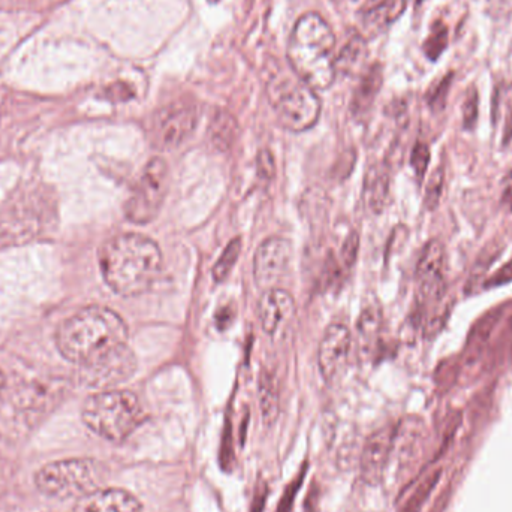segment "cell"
<instances>
[{
    "instance_id": "cell-1",
    "label": "cell",
    "mask_w": 512,
    "mask_h": 512,
    "mask_svg": "<svg viewBox=\"0 0 512 512\" xmlns=\"http://www.w3.org/2000/svg\"><path fill=\"white\" fill-rule=\"evenodd\" d=\"M105 283L122 297H135L152 288L162 271L158 243L141 234H120L99 251Z\"/></svg>"
},
{
    "instance_id": "cell-2",
    "label": "cell",
    "mask_w": 512,
    "mask_h": 512,
    "mask_svg": "<svg viewBox=\"0 0 512 512\" xmlns=\"http://www.w3.org/2000/svg\"><path fill=\"white\" fill-rule=\"evenodd\" d=\"M56 343L65 360L86 366L128 345V327L114 310L90 306L60 325Z\"/></svg>"
},
{
    "instance_id": "cell-3",
    "label": "cell",
    "mask_w": 512,
    "mask_h": 512,
    "mask_svg": "<svg viewBox=\"0 0 512 512\" xmlns=\"http://www.w3.org/2000/svg\"><path fill=\"white\" fill-rule=\"evenodd\" d=\"M334 48L336 36L330 24L316 12H307L298 18L289 38V65L312 89H328L337 74Z\"/></svg>"
},
{
    "instance_id": "cell-4",
    "label": "cell",
    "mask_w": 512,
    "mask_h": 512,
    "mask_svg": "<svg viewBox=\"0 0 512 512\" xmlns=\"http://www.w3.org/2000/svg\"><path fill=\"white\" fill-rule=\"evenodd\" d=\"M81 415L95 435L110 442L126 441L144 421L140 399L131 391L114 388L92 394Z\"/></svg>"
},
{
    "instance_id": "cell-5",
    "label": "cell",
    "mask_w": 512,
    "mask_h": 512,
    "mask_svg": "<svg viewBox=\"0 0 512 512\" xmlns=\"http://www.w3.org/2000/svg\"><path fill=\"white\" fill-rule=\"evenodd\" d=\"M267 96L277 120L291 132L313 128L321 116V101L316 90L294 71L276 72L267 83Z\"/></svg>"
},
{
    "instance_id": "cell-6",
    "label": "cell",
    "mask_w": 512,
    "mask_h": 512,
    "mask_svg": "<svg viewBox=\"0 0 512 512\" xmlns=\"http://www.w3.org/2000/svg\"><path fill=\"white\" fill-rule=\"evenodd\" d=\"M104 469L95 460L68 459L39 469L35 484L42 495L54 499H80L101 489Z\"/></svg>"
},
{
    "instance_id": "cell-7",
    "label": "cell",
    "mask_w": 512,
    "mask_h": 512,
    "mask_svg": "<svg viewBox=\"0 0 512 512\" xmlns=\"http://www.w3.org/2000/svg\"><path fill=\"white\" fill-rule=\"evenodd\" d=\"M168 183L170 168L167 162L162 158L150 159L126 203V218L138 225L155 221L167 197Z\"/></svg>"
},
{
    "instance_id": "cell-8",
    "label": "cell",
    "mask_w": 512,
    "mask_h": 512,
    "mask_svg": "<svg viewBox=\"0 0 512 512\" xmlns=\"http://www.w3.org/2000/svg\"><path fill=\"white\" fill-rule=\"evenodd\" d=\"M200 122V108L189 101H176L156 111L150 128L153 147L171 152L185 144Z\"/></svg>"
},
{
    "instance_id": "cell-9",
    "label": "cell",
    "mask_w": 512,
    "mask_h": 512,
    "mask_svg": "<svg viewBox=\"0 0 512 512\" xmlns=\"http://www.w3.org/2000/svg\"><path fill=\"white\" fill-rule=\"evenodd\" d=\"M80 381L96 390H113L117 385L123 384L132 378L137 370V358L128 345L110 352L105 357L78 367Z\"/></svg>"
},
{
    "instance_id": "cell-10",
    "label": "cell",
    "mask_w": 512,
    "mask_h": 512,
    "mask_svg": "<svg viewBox=\"0 0 512 512\" xmlns=\"http://www.w3.org/2000/svg\"><path fill=\"white\" fill-rule=\"evenodd\" d=\"M292 254L291 242L283 237H270L259 246L254 258V277L262 291L279 288L291 270Z\"/></svg>"
},
{
    "instance_id": "cell-11",
    "label": "cell",
    "mask_w": 512,
    "mask_h": 512,
    "mask_svg": "<svg viewBox=\"0 0 512 512\" xmlns=\"http://www.w3.org/2000/svg\"><path fill=\"white\" fill-rule=\"evenodd\" d=\"M351 349L352 336L348 327L333 324L325 330L318 351L319 370L325 381L336 382L345 375Z\"/></svg>"
},
{
    "instance_id": "cell-12",
    "label": "cell",
    "mask_w": 512,
    "mask_h": 512,
    "mask_svg": "<svg viewBox=\"0 0 512 512\" xmlns=\"http://www.w3.org/2000/svg\"><path fill=\"white\" fill-rule=\"evenodd\" d=\"M418 292L424 304H438L447 292L445 249L439 240H430L421 252L417 267Z\"/></svg>"
},
{
    "instance_id": "cell-13",
    "label": "cell",
    "mask_w": 512,
    "mask_h": 512,
    "mask_svg": "<svg viewBox=\"0 0 512 512\" xmlns=\"http://www.w3.org/2000/svg\"><path fill=\"white\" fill-rule=\"evenodd\" d=\"M258 316L265 333L277 336L294 319V297L285 289L264 291L258 304Z\"/></svg>"
},
{
    "instance_id": "cell-14",
    "label": "cell",
    "mask_w": 512,
    "mask_h": 512,
    "mask_svg": "<svg viewBox=\"0 0 512 512\" xmlns=\"http://www.w3.org/2000/svg\"><path fill=\"white\" fill-rule=\"evenodd\" d=\"M394 444H396V429L385 427L370 436L366 447H364L363 459H361V472H363L364 481L369 484L381 481Z\"/></svg>"
},
{
    "instance_id": "cell-15",
    "label": "cell",
    "mask_w": 512,
    "mask_h": 512,
    "mask_svg": "<svg viewBox=\"0 0 512 512\" xmlns=\"http://www.w3.org/2000/svg\"><path fill=\"white\" fill-rule=\"evenodd\" d=\"M71 512H144L143 505L122 489H98L77 499Z\"/></svg>"
},
{
    "instance_id": "cell-16",
    "label": "cell",
    "mask_w": 512,
    "mask_h": 512,
    "mask_svg": "<svg viewBox=\"0 0 512 512\" xmlns=\"http://www.w3.org/2000/svg\"><path fill=\"white\" fill-rule=\"evenodd\" d=\"M406 9V0H381L372 8L364 12L363 33L367 36H376L385 32L391 24L396 23ZM361 35V36H364Z\"/></svg>"
},
{
    "instance_id": "cell-17",
    "label": "cell",
    "mask_w": 512,
    "mask_h": 512,
    "mask_svg": "<svg viewBox=\"0 0 512 512\" xmlns=\"http://www.w3.org/2000/svg\"><path fill=\"white\" fill-rule=\"evenodd\" d=\"M209 140L219 152H228L233 149L239 140L240 126L236 117L225 110H218L213 114L209 125Z\"/></svg>"
},
{
    "instance_id": "cell-18",
    "label": "cell",
    "mask_w": 512,
    "mask_h": 512,
    "mask_svg": "<svg viewBox=\"0 0 512 512\" xmlns=\"http://www.w3.org/2000/svg\"><path fill=\"white\" fill-rule=\"evenodd\" d=\"M390 192V176L384 165H373L367 171L364 180V201L370 212L381 213L384 210Z\"/></svg>"
},
{
    "instance_id": "cell-19",
    "label": "cell",
    "mask_w": 512,
    "mask_h": 512,
    "mask_svg": "<svg viewBox=\"0 0 512 512\" xmlns=\"http://www.w3.org/2000/svg\"><path fill=\"white\" fill-rule=\"evenodd\" d=\"M258 396L262 420L271 426L279 415L280 393L276 376L268 370H262L261 376H259Z\"/></svg>"
},
{
    "instance_id": "cell-20",
    "label": "cell",
    "mask_w": 512,
    "mask_h": 512,
    "mask_svg": "<svg viewBox=\"0 0 512 512\" xmlns=\"http://www.w3.org/2000/svg\"><path fill=\"white\" fill-rule=\"evenodd\" d=\"M367 57L366 41L363 36L355 35L346 42L345 47L336 57V69L343 74H355L364 66Z\"/></svg>"
},
{
    "instance_id": "cell-21",
    "label": "cell",
    "mask_w": 512,
    "mask_h": 512,
    "mask_svg": "<svg viewBox=\"0 0 512 512\" xmlns=\"http://www.w3.org/2000/svg\"><path fill=\"white\" fill-rule=\"evenodd\" d=\"M493 119L502 123V138L507 144L512 138V84H502L496 90Z\"/></svg>"
},
{
    "instance_id": "cell-22",
    "label": "cell",
    "mask_w": 512,
    "mask_h": 512,
    "mask_svg": "<svg viewBox=\"0 0 512 512\" xmlns=\"http://www.w3.org/2000/svg\"><path fill=\"white\" fill-rule=\"evenodd\" d=\"M382 84V71L381 66L373 65L372 68L367 69L366 74L363 75L360 87H358L357 95L354 99L355 111H364L370 107L375 96L378 95L379 89Z\"/></svg>"
},
{
    "instance_id": "cell-23",
    "label": "cell",
    "mask_w": 512,
    "mask_h": 512,
    "mask_svg": "<svg viewBox=\"0 0 512 512\" xmlns=\"http://www.w3.org/2000/svg\"><path fill=\"white\" fill-rule=\"evenodd\" d=\"M501 316V310L495 309L493 312L487 313L486 316H483V318L477 322V325H475L474 330L471 331V336H469L468 339V351L471 352L474 357L475 355L480 354L481 349L486 345L490 334L495 330Z\"/></svg>"
},
{
    "instance_id": "cell-24",
    "label": "cell",
    "mask_w": 512,
    "mask_h": 512,
    "mask_svg": "<svg viewBox=\"0 0 512 512\" xmlns=\"http://www.w3.org/2000/svg\"><path fill=\"white\" fill-rule=\"evenodd\" d=\"M381 321V310L376 304H369V306L364 307L360 319H358V333H360V339L364 345L370 346L378 340Z\"/></svg>"
},
{
    "instance_id": "cell-25",
    "label": "cell",
    "mask_w": 512,
    "mask_h": 512,
    "mask_svg": "<svg viewBox=\"0 0 512 512\" xmlns=\"http://www.w3.org/2000/svg\"><path fill=\"white\" fill-rule=\"evenodd\" d=\"M240 254H242V240H231L222 252L221 258L213 267V277H215L216 282H224L230 276L231 271L239 261Z\"/></svg>"
},
{
    "instance_id": "cell-26",
    "label": "cell",
    "mask_w": 512,
    "mask_h": 512,
    "mask_svg": "<svg viewBox=\"0 0 512 512\" xmlns=\"http://www.w3.org/2000/svg\"><path fill=\"white\" fill-rule=\"evenodd\" d=\"M448 47V27L442 21L433 23L430 29L429 36L424 41L423 50L427 59L436 62L441 57V54L447 50Z\"/></svg>"
},
{
    "instance_id": "cell-27",
    "label": "cell",
    "mask_w": 512,
    "mask_h": 512,
    "mask_svg": "<svg viewBox=\"0 0 512 512\" xmlns=\"http://www.w3.org/2000/svg\"><path fill=\"white\" fill-rule=\"evenodd\" d=\"M442 472L435 471L430 477H427L423 483L418 486L415 490L414 495L409 498L408 504H406L405 511L403 512H418L421 510L424 504H426L427 498L432 495L433 489L438 486L439 480H441Z\"/></svg>"
},
{
    "instance_id": "cell-28",
    "label": "cell",
    "mask_w": 512,
    "mask_h": 512,
    "mask_svg": "<svg viewBox=\"0 0 512 512\" xmlns=\"http://www.w3.org/2000/svg\"><path fill=\"white\" fill-rule=\"evenodd\" d=\"M445 186V171L439 167L433 171L429 183L426 186V194H424V206L427 210H435L441 203L442 192Z\"/></svg>"
},
{
    "instance_id": "cell-29",
    "label": "cell",
    "mask_w": 512,
    "mask_h": 512,
    "mask_svg": "<svg viewBox=\"0 0 512 512\" xmlns=\"http://www.w3.org/2000/svg\"><path fill=\"white\" fill-rule=\"evenodd\" d=\"M430 164V149L427 144L418 143L415 144L414 150L411 155V165L414 168L415 174L418 179H423L426 176L427 168Z\"/></svg>"
},
{
    "instance_id": "cell-30",
    "label": "cell",
    "mask_w": 512,
    "mask_h": 512,
    "mask_svg": "<svg viewBox=\"0 0 512 512\" xmlns=\"http://www.w3.org/2000/svg\"><path fill=\"white\" fill-rule=\"evenodd\" d=\"M256 173L262 180H271L276 176V162L270 150H259L256 155Z\"/></svg>"
},
{
    "instance_id": "cell-31",
    "label": "cell",
    "mask_w": 512,
    "mask_h": 512,
    "mask_svg": "<svg viewBox=\"0 0 512 512\" xmlns=\"http://www.w3.org/2000/svg\"><path fill=\"white\" fill-rule=\"evenodd\" d=\"M478 98L477 90L472 87L471 92L466 96L465 105H463V126L466 129H472L478 119Z\"/></svg>"
},
{
    "instance_id": "cell-32",
    "label": "cell",
    "mask_w": 512,
    "mask_h": 512,
    "mask_svg": "<svg viewBox=\"0 0 512 512\" xmlns=\"http://www.w3.org/2000/svg\"><path fill=\"white\" fill-rule=\"evenodd\" d=\"M358 248H360V237L355 231H352L349 234L348 239L343 243L342 251H340V256H342L343 264L346 267H351L354 264L355 259H357Z\"/></svg>"
},
{
    "instance_id": "cell-33",
    "label": "cell",
    "mask_w": 512,
    "mask_h": 512,
    "mask_svg": "<svg viewBox=\"0 0 512 512\" xmlns=\"http://www.w3.org/2000/svg\"><path fill=\"white\" fill-rule=\"evenodd\" d=\"M451 78H453V74H448L432 92L429 93V102L433 108H441L444 107L445 98H447L448 89L451 86Z\"/></svg>"
},
{
    "instance_id": "cell-34",
    "label": "cell",
    "mask_w": 512,
    "mask_h": 512,
    "mask_svg": "<svg viewBox=\"0 0 512 512\" xmlns=\"http://www.w3.org/2000/svg\"><path fill=\"white\" fill-rule=\"evenodd\" d=\"M512 282V259L507 264L502 265L492 277L486 282V288H498V286L507 285Z\"/></svg>"
},
{
    "instance_id": "cell-35",
    "label": "cell",
    "mask_w": 512,
    "mask_h": 512,
    "mask_svg": "<svg viewBox=\"0 0 512 512\" xmlns=\"http://www.w3.org/2000/svg\"><path fill=\"white\" fill-rule=\"evenodd\" d=\"M505 203L512 209V188L507 192V195H505Z\"/></svg>"
},
{
    "instance_id": "cell-36",
    "label": "cell",
    "mask_w": 512,
    "mask_h": 512,
    "mask_svg": "<svg viewBox=\"0 0 512 512\" xmlns=\"http://www.w3.org/2000/svg\"><path fill=\"white\" fill-rule=\"evenodd\" d=\"M6 379L5 375H3L2 370H0V393H2L3 388H5Z\"/></svg>"
},
{
    "instance_id": "cell-37",
    "label": "cell",
    "mask_w": 512,
    "mask_h": 512,
    "mask_svg": "<svg viewBox=\"0 0 512 512\" xmlns=\"http://www.w3.org/2000/svg\"><path fill=\"white\" fill-rule=\"evenodd\" d=\"M415 2L421 3V2H423V0H415Z\"/></svg>"
},
{
    "instance_id": "cell-38",
    "label": "cell",
    "mask_w": 512,
    "mask_h": 512,
    "mask_svg": "<svg viewBox=\"0 0 512 512\" xmlns=\"http://www.w3.org/2000/svg\"><path fill=\"white\" fill-rule=\"evenodd\" d=\"M334 2H336V0H334Z\"/></svg>"
}]
</instances>
